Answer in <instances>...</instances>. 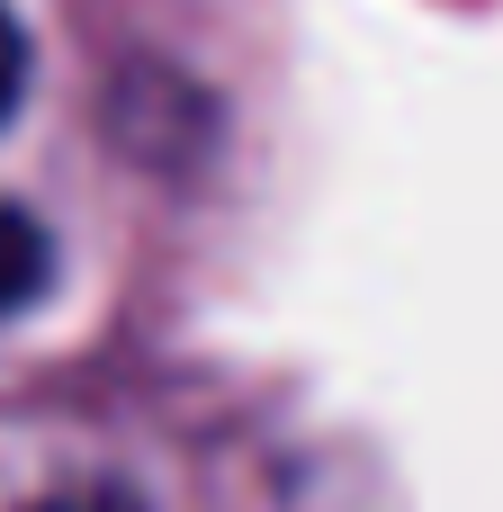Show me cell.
Returning <instances> with one entry per match:
<instances>
[{
    "label": "cell",
    "mask_w": 503,
    "mask_h": 512,
    "mask_svg": "<svg viewBox=\"0 0 503 512\" xmlns=\"http://www.w3.org/2000/svg\"><path fill=\"white\" fill-rule=\"evenodd\" d=\"M27 99V27L9 18V0H0V117Z\"/></svg>",
    "instance_id": "obj_2"
},
{
    "label": "cell",
    "mask_w": 503,
    "mask_h": 512,
    "mask_svg": "<svg viewBox=\"0 0 503 512\" xmlns=\"http://www.w3.org/2000/svg\"><path fill=\"white\" fill-rule=\"evenodd\" d=\"M27 512H144V495H126V486H72V495H45Z\"/></svg>",
    "instance_id": "obj_3"
},
{
    "label": "cell",
    "mask_w": 503,
    "mask_h": 512,
    "mask_svg": "<svg viewBox=\"0 0 503 512\" xmlns=\"http://www.w3.org/2000/svg\"><path fill=\"white\" fill-rule=\"evenodd\" d=\"M45 279H54V243H45V225H36L27 207L0 198V315H18Z\"/></svg>",
    "instance_id": "obj_1"
}]
</instances>
